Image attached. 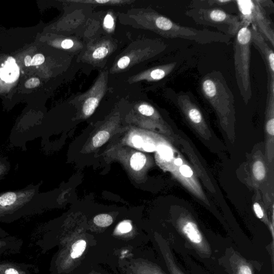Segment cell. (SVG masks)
Instances as JSON below:
<instances>
[{
    "instance_id": "obj_1",
    "label": "cell",
    "mask_w": 274,
    "mask_h": 274,
    "mask_svg": "<svg viewBox=\"0 0 274 274\" xmlns=\"http://www.w3.org/2000/svg\"><path fill=\"white\" fill-rule=\"evenodd\" d=\"M40 184L0 193V223H11L36 215L46 206L47 197L40 193Z\"/></svg>"
},
{
    "instance_id": "obj_2",
    "label": "cell",
    "mask_w": 274,
    "mask_h": 274,
    "mask_svg": "<svg viewBox=\"0 0 274 274\" xmlns=\"http://www.w3.org/2000/svg\"><path fill=\"white\" fill-rule=\"evenodd\" d=\"M201 90L216 112L222 125H232L235 120L234 100L223 74L213 71L206 74L201 82Z\"/></svg>"
},
{
    "instance_id": "obj_3",
    "label": "cell",
    "mask_w": 274,
    "mask_h": 274,
    "mask_svg": "<svg viewBox=\"0 0 274 274\" xmlns=\"http://www.w3.org/2000/svg\"><path fill=\"white\" fill-rule=\"evenodd\" d=\"M234 42L235 76L241 95L245 104L252 98L250 77L252 32L250 26L242 24Z\"/></svg>"
},
{
    "instance_id": "obj_4",
    "label": "cell",
    "mask_w": 274,
    "mask_h": 274,
    "mask_svg": "<svg viewBox=\"0 0 274 274\" xmlns=\"http://www.w3.org/2000/svg\"><path fill=\"white\" fill-rule=\"evenodd\" d=\"M240 12L242 24L256 29L264 39L274 47V30L267 13L266 8H273L268 0H238L235 1Z\"/></svg>"
},
{
    "instance_id": "obj_5",
    "label": "cell",
    "mask_w": 274,
    "mask_h": 274,
    "mask_svg": "<svg viewBox=\"0 0 274 274\" xmlns=\"http://www.w3.org/2000/svg\"><path fill=\"white\" fill-rule=\"evenodd\" d=\"M185 15L197 24L216 28L220 32L231 37L236 35L241 26L239 16L229 14L219 8L189 9Z\"/></svg>"
},
{
    "instance_id": "obj_6",
    "label": "cell",
    "mask_w": 274,
    "mask_h": 274,
    "mask_svg": "<svg viewBox=\"0 0 274 274\" xmlns=\"http://www.w3.org/2000/svg\"><path fill=\"white\" fill-rule=\"evenodd\" d=\"M170 95L173 104L190 125L206 138L209 130L202 109L197 103L193 94L190 91L177 92L171 90Z\"/></svg>"
},
{
    "instance_id": "obj_7",
    "label": "cell",
    "mask_w": 274,
    "mask_h": 274,
    "mask_svg": "<svg viewBox=\"0 0 274 274\" xmlns=\"http://www.w3.org/2000/svg\"><path fill=\"white\" fill-rule=\"evenodd\" d=\"M252 44L258 50L266 65L268 82V93L274 94V54L273 49L268 45L258 30L251 27Z\"/></svg>"
},
{
    "instance_id": "obj_8",
    "label": "cell",
    "mask_w": 274,
    "mask_h": 274,
    "mask_svg": "<svg viewBox=\"0 0 274 274\" xmlns=\"http://www.w3.org/2000/svg\"><path fill=\"white\" fill-rule=\"evenodd\" d=\"M265 129L267 140V155L269 161L273 158L274 94L268 93L265 111Z\"/></svg>"
},
{
    "instance_id": "obj_9",
    "label": "cell",
    "mask_w": 274,
    "mask_h": 274,
    "mask_svg": "<svg viewBox=\"0 0 274 274\" xmlns=\"http://www.w3.org/2000/svg\"><path fill=\"white\" fill-rule=\"evenodd\" d=\"M38 272L36 265L0 259V274H37Z\"/></svg>"
},
{
    "instance_id": "obj_10",
    "label": "cell",
    "mask_w": 274,
    "mask_h": 274,
    "mask_svg": "<svg viewBox=\"0 0 274 274\" xmlns=\"http://www.w3.org/2000/svg\"><path fill=\"white\" fill-rule=\"evenodd\" d=\"M23 245V241L16 236L0 238V259L19 253Z\"/></svg>"
},
{
    "instance_id": "obj_11",
    "label": "cell",
    "mask_w": 274,
    "mask_h": 274,
    "mask_svg": "<svg viewBox=\"0 0 274 274\" xmlns=\"http://www.w3.org/2000/svg\"><path fill=\"white\" fill-rule=\"evenodd\" d=\"M103 93L104 87L103 85H98V83H96L93 88L92 95L86 100L83 107V111L85 116H89L92 115L97 108Z\"/></svg>"
},
{
    "instance_id": "obj_12",
    "label": "cell",
    "mask_w": 274,
    "mask_h": 274,
    "mask_svg": "<svg viewBox=\"0 0 274 274\" xmlns=\"http://www.w3.org/2000/svg\"><path fill=\"white\" fill-rule=\"evenodd\" d=\"M182 229L192 243L197 245L202 243V236L193 222L190 220L183 221L182 223Z\"/></svg>"
},
{
    "instance_id": "obj_13",
    "label": "cell",
    "mask_w": 274,
    "mask_h": 274,
    "mask_svg": "<svg viewBox=\"0 0 274 274\" xmlns=\"http://www.w3.org/2000/svg\"><path fill=\"white\" fill-rule=\"evenodd\" d=\"M233 0H195L192 1L189 6L190 9H211V7L226 6L234 3Z\"/></svg>"
},
{
    "instance_id": "obj_14",
    "label": "cell",
    "mask_w": 274,
    "mask_h": 274,
    "mask_svg": "<svg viewBox=\"0 0 274 274\" xmlns=\"http://www.w3.org/2000/svg\"><path fill=\"white\" fill-rule=\"evenodd\" d=\"M252 173L255 180L258 182L264 181L267 177V169L262 160H256L252 167Z\"/></svg>"
},
{
    "instance_id": "obj_15",
    "label": "cell",
    "mask_w": 274,
    "mask_h": 274,
    "mask_svg": "<svg viewBox=\"0 0 274 274\" xmlns=\"http://www.w3.org/2000/svg\"><path fill=\"white\" fill-rule=\"evenodd\" d=\"M15 65H9L6 63L5 68L0 69V77L6 81H12L14 77H16L18 72Z\"/></svg>"
},
{
    "instance_id": "obj_16",
    "label": "cell",
    "mask_w": 274,
    "mask_h": 274,
    "mask_svg": "<svg viewBox=\"0 0 274 274\" xmlns=\"http://www.w3.org/2000/svg\"><path fill=\"white\" fill-rule=\"evenodd\" d=\"M156 150L160 158L166 162L169 161L175 153V149L165 144L158 146Z\"/></svg>"
},
{
    "instance_id": "obj_17",
    "label": "cell",
    "mask_w": 274,
    "mask_h": 274,
    "mask_svg": "<svg viewBox=\"0 0 274 274\" xmlns=\"http://www.w3.org/2000/svg\"><path fill=\"white\" fill-rule=\"evenodd\" d=\"M146 161V158L144 154L141 153H136L131 158V166L135 170H140L144 167Z\"/></svg>"
},
{
    "instance_id": "obj_18",
    "label": "cell",
    "mask_w": 274,
    "mask_h": 274,
    "mask_svg": "<svg viewBox=\"0 0 274 274\" xmlns=\"http://www.w3.org/2000/svg\"><path fill=\"white\" fill-rule=\"evenodd\" d=\"M86 243L84 240H80L74 243L72 246L71 256L73 259L80 257L85 250Z\"/></svg>"
},
{
    "instance_id": "obj_19",
    "label": "cell",
    "mask_w": 274,
    "mask_h": 274,
    "mask_svg": "<svg viewBox=\"0 0 274 274\" xmlns=\"http://www.w3.org/2000/svg\"><path fill=\"white\" fill-rule=\"evenodd\" d=\"M110 134L106 131L99 132L93 139V145L95 147H99L105 144L109 139Z\"/></svg>"
},
{
    "instance_id": "obj_20",
    "label": "cell",
    "mask_w": 274,
    "mask_h": 274,
    "mask_svg": "<svg viewBox=\"0 0 274 274\" xmlns=\"http://www.w3.org/2000/svg\"><path fill=\"white\" fill-rule=\"evenodd\" d=\"M113 218L108 214L99 215L94 219V222L95 225L101 227L109 226L113 223Z\"/></svg>"
},
{
    "instance_id": "obj_21",
    "label": "cell",
    "mask_w": 274,
    "mask_h": 274,
    "mask_svg": "<svg viewBox=\"0 0 274 274\" xmlns=\"http://www.w3.org/2000/svg\"><path fill=\"white\" fill-rule=\"evenodd\" d=\"M11 169V164L8 159L0 155V180L8 175Z\"/></svg>"
},
{
    "instance_id": "obj_22",
    "label": "cell",
    "mask_w": 274,
    "mask_h": 274,
    "mask_svg": "<svg viewBox=\"0 0 274 274\" xmlns=\"http://www.w3.org/2000/svg\"><path fill=\"white\" fill-rule=\"evenodd\" d=\"M140 113L146 116H152L155 113V110L154 108L149 105L143 104L141 105L139 108Z\"/></svg>"
},
{
    "instance_id": "obj_23",
    "label": "cell",
    "mask_w": 274,
    "mask_h": 274,
    "mask_svg": "<svg viewBox=\"0 0 274 274\" xmlns=\"http://www.w3.org/2000/svg\"><path fill=\"white\" fill-rule=\"evenodd\" d=\"M109 51L106 47H100L94 51L92 56L95 59H102L108 54Z\"/></svg>"
},
{
    "instance_id": "obj_24",
    "label": "cell",
    "mask_w": 274,
    "mask_h": 274,
    "mask_svg": "<svg viewBox=\"0 0 274 274\" xmlns=\"http://www.w3.org/2000/svg\"><path fill=\"white\" fill-rule=\"evenodd\" d=\"M130 63V58L127 56L121 58L118 62V66L120 69H124L128 67Z\"/></svg>"
},
{
    "instance_id": "obj_25",
    "label": "cell",
    "mask_w": 274,
    "mask_h": 274,
    "mask_svg": "<svg viewBox=\"0 0 274 274\" xmlns=\"http://www.w3.org/2000/svg\"><path fill=\"white\" fill-rule=\"evenodd\" d=\"M132 229L131 224L128 222H124L120 224L118 227L119 231L123 233L130 232Z\"/></svg>"
},
{
    "instance_id": "obj_26",
    "label": "cell",
    "mask_w": 274,
    "mask_h": 274,
    "mask_svg": "<svg viewBox=\"0 0 274 274\" xmlns=\"http://www.w3.org/2000/svg\"><path fill=\"white\" fill-rule=\"evenodd\" d=\"M104 26L107 29H111L114 26V21L112 16L108 14L104 19Z\"/></svg>"
},
{
    "instance_id": "obj_27",
    "label": "cell",
    "mask_w": 274,
    "mask_h": 274,
    "mask_svg": "<svg viewBox=\"0 0 274 274\" xmlns=\"http://www.w3.org/2000/svg\"><path fill=\"white\" fill-rule=\"evenodd\" d=\"M40 84V81L38 79L32 78L28 80L25 86L27 89H33L38 87Z\"/></svg>"
},
{
    "instance_id": "obj_28",
    "label": "cell",
    "mask_w": 274,
    "mask_h": 274,
    "mask_svg": "<svg viewBox=\"0 0 274 274\" xmlns=\"http://www.w3.org/2000/svg\"><path fill=\"white\" fill-rule=\"evenodd\" d=\"M45 57L43 55L39 54L35 55L32 60L31 66H39L44 63Z\"/></svg>"
},
{
    "instance_id": "obj_29",
    "label": "cell",
    "mask_w": 274,
    "mask_h": 274,
    "mask_svg": "<svg viewBox=\"0 0 274 274\" xmlns=\"http://www.w3.org/2000/svg\"><path fill=\"white\" fill-rule=\"evenodd\" d=\"M253 209L257 217L259 219H263L264 218V213L263 208L258 203H255L254 204Z\"/></svg>"
},
{
    "instance_id": "obj_30",
    "label": "cell",
    "mask_w": 274,
    "mask_h": 274,
    "mask_svg": "<svg viewBox=\"0 0 274 274\" xmlns=\"http://www.w3.org/2000/svg\"><path fill=\"white\" fill-rule=\"evenodd\" d=\"M132 143L136 148H141L143 146V141L140 136L136 135L133 137Z\"/></svg>"
},
{
    "instance_id": "obj_31",
    "label": "cell",
    "mask_w": 274,
    "mask_h": 274,
    "mask_svg": "<svg viewBox=\"0 0 274 274\" xmlns=\"http://www.w3.org/2000/svg\"><path fill=\"white\" fill-rule=\"evenodd\" d=\"M144 150L148 152H152L156 150V147L153 144L145 143L143 146Z\"/></svg>"
},
{
    "instance_id": "obj_32",
    "label": "cell",
    "mask_w": 274,
    "mask_h": 274,
    "mask_svg": "<svg viewBox=\"0 0 274 274\" xmlns=\"http://www.w3.org/2000/svg\"><path fill=\"white\" fill-rule=\"evenodd\" d=\"M239 274H252V270L250 267L246 265H243L240 267L239 271Z\"/></svg>"
},
{
    "instance_id": "obj_33",
    "label": "cell",
    "mask_w": 274,
    "mask_h": 274,
    "mask_svg": "<svg viewBox=\"0 0 274 274\" xmlns=\"http://www.w3.org/2000/svg\"><path fill=\"white\" fill-rule=\"evenodd\" d=\"M61 46L64 49H70L73 47V42L70 40H66L62 43Z\"/></svg>"
},
{
    "instance_id": "obj_34",
    "label": "cell",
    "mask_w": 274,
    "mask_h": 274,
    "mask_svg": "<svg viewBox=\"0 0 274 274\" xmlns=\"http://www.w3.org/2000/svg\"><path fill=\"white\" fill-rule=\"evenodd\" d=\"M32 60V59L30 56H27L26 58H25V64H26L27 67L31 66Z\"/></svg>"
},
{
    "instance_id": "obj_35",
    "label": "cell",
    "mask_w": 274,
    "mask_h": 274,
    "mask_svg": "<svg viewBox=\"0 0 274 274\" xmlns=\"http://www.w3.org/2000/svg\"><path fill=\"white\" fill-rule=\"evenodd\" d=\"M10 236L9 233L5 230L0 228V238H6V237Z\"/></svg>"
}]
</instances>
